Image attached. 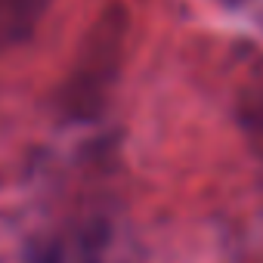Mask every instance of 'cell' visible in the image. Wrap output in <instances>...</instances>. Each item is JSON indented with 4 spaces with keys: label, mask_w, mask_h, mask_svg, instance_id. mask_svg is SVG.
Segmentation results:
<instances>
[{
    "label": "cell",
    "mask_w": 263,
    "mask_h": 263,
    "mask_svg": "<svg viewBox=\"0 0 263 263\" xmlns=\"http://www.w3.org/2000/svg\"><path fill=\"white\" fill-rule=\"evenodd\" d=\"M53 0H0V56L34 37Z\"/></svg>",
    "instance_id": "3957f363"
},
{
    "label": "cell",
    "mask_w": 263,
    "mask_h": 263,
    "mask_svg": "<svg viewBox=\"0 0 263 263\" xmlns=\"http://www.w3.org/2000/svg\"><path fill=\"white\" fill-rule=\"evenodd\" d=\"M124 37H127V13L121 7H108L93 28L84 37L81 56L71 68V78L65 84V102L74 111H93L102 96L108 93L115 71L121 65L124 53Z\"/></svg>",
    "instance_id": "6da1fadb"
},
{
    "label": "cell",
    "mask_w": 263,
    "mask_h": 263,
    "mask_svg": "<svg viewBox=\"0 0 263 263\" xmlns=\"http://www.w3.org/2000/svg\"><path fill=\"white\" fill-rule=\"evenodd\" d=\"M102 251H105V232L81 229V232H68L53 241H44L22 263H99Z\"/></svg>",
    "instance_id": "7a4b0ae2"
}]
</instances>
